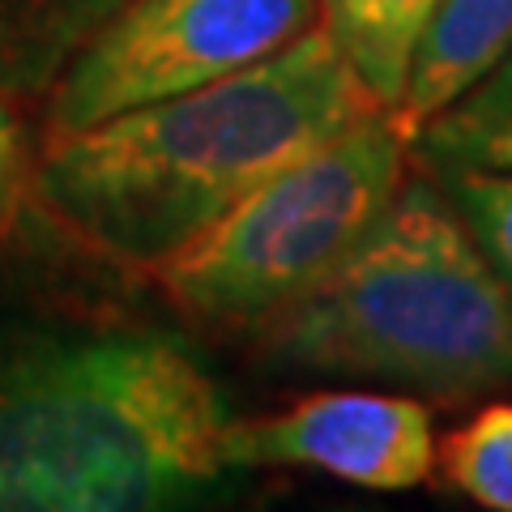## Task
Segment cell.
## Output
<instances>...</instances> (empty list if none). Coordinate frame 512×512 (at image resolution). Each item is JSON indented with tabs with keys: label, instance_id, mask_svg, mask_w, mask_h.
<instances>
[{
	"label": "cell",
	"instance_id": "10",
	"mask_svg": "<svg viewBox=\"0 0 512 512\" xmlns=\"http://www.w3.org/2000/svg\"><path fill=\"white\" fill-rule=\"evenodd\" d=\"M436 466L474 504L512 512V406H487L448 431L436 448Z\"/></svg>",
	"mask_w": 512,
	"mask_h": 512
},
{
	"label": "cell",
	"instance_id": "11",
	"mask_svg": "<svg viewBox=\"0 0 512 512\" xmlns=\"http://www.w3.org/2000/svg\"><path fill=\"white\" fill-rule=\"evenodd\" d=\"M448 188L474 239L491 265L512 286V171L495 167H448Z\"/></svg>",
	"mask_w": 512,
	"mask_h": 512
},
{
	"label": "cell",
	"instance_id": "1",
	"mask_svg": "<svg viewBox=\"0 0 512 512\" xmlns=\"http://www.w3.org/2000/svg\"><path fill=\"white\" fill-rule=\"evenodd\" d=\"M380 107L325 26L210 86L52 137V214L120 261L163 265L261 188Z\"/></svg>",
	"mask_w": 512,
	"mask_h": 512
},
{
	"label": "cell",
	"instance_id": "4",
	"mask_svg": "<svg viewBox=\"0 0 512 512\" xmlns=\"http://www.w3.org/2000/svg\"><path fill=\"white\" fill-rule=\"evenodd\" d=\"M410 133L376 111L269 175L171 261L163 291L205 325H265L329 274L402 188Z\"/></svg>",
	"mask_w": 512,
	"mask_h": 512
},
{
	"label": "cell",
	"instance_id": "5",
	"mask_svg": "<svg viewBox=\"0 0 512 512\" xmlns=\"http://www.w3.org/2000/svg\"><path fill=\"white\" fill-rule=\"evenodd\" d=\"M320 26V0H128L64 77L52 137L210 86Z\"/></svg>",
	"mask_w": 512,
	"mask_h": 512
},
{
	"label": "cell",
	"instance_id": "12",
	"mask_svg": "<svg viewBox=\"0 0 512 512\" xmlns=\"http://www.w3.org/2000/svg\"><path fill=\"white\" fill-rule=\"evenodd\" d=\"M13 184H18V128H13V116L0 103V210H5Z\"/></svg>",
	"mask_w": 512,
	"mask_h": 512
},
{
	"label": "cell",
	"instance_id": "2",
	"mask_svg": "<svg viewBox=\"0 0 512 512\" xmlns=\"http://www.w3.org/2000/svg\"><path fill=\"white\" fill-rule=\"evenodd\" d=\"M218 384L167 338L60 342L0 367V512L158 508L227 474Z\"/></svg>",
	"mask_w": 512,
	"mask_h": 512
},
{
	"label": "cell",
	"instance_id": "8",
	"mask_svg": "<svg viewBox=\"0 0 512 512\" xmlns=\"http://www.w3.org/2000/svg\"><path fill=\"white\" fill-rule=\"evenodd\" d=\"M440 0H320V26L380 107H397L414 47Z\"/></svg>",
	"mask_w": 512,
	"mask_h": 512
},
{
	"label": "cell",
	"instance_id": "3",
	"mask_svg": "<svg viewBox=\"0 0 512 512\" xmlns=\"http://www.w3.org/2000/svg\"><path fill=\"white\" fill-rule=\"evenodd\" d=\"M265 350L308 372L466 397L512 380V286L427 184H402L312 291L265 320Z\"/></svg>",
	"mask_w": 512,
	"mask_h": 512
},
{
	"label": "cell",
	"instance_id": "9",
	"mask_svg": "<svg viewBox=\"0 0 512 512\" xmlns=\"http://www.w3.org/2000/svg\"><path fill=\"white\" fill-rule=\"evenodd\" d=\"M414 141L431 163L448 167H495L512 171V47L478 82L431 116Z\"/></svg>",
	"mask_w": 512,
	"mask_h": 512
},
{
	"label": "cell",
	"instance_id": "6",
	"mask_svg": "<svg viewBox=\"0 0 512 512\" xmlns=\"http://www.w3.org/2000/svg\"><path fill=\"white\" fill-rule=\"evenodd\" d=\"M227 466H299L372 491L419 487L436 470V431L419 397L316 393L291 410L227 427Z\"/></svg>",
	"mask_w": 512,
	"mask_h": 512
},
{
	"label": "cell",
	"instance_id": "7",
	"mask_svg": "<svg viewBox=\"0 0 512 512\" xmlns=\"http://www.w3.org/2000/svg\"><path fill=\"white\" fill-rule=\"evenodd\" d=\"M512 47V0H440L414 47L393 116L414 137Z\"/></svg>",
	"mask_w": 512,
	"mask_h": 512
}]
</instances>
